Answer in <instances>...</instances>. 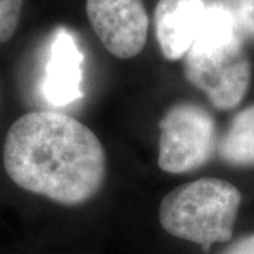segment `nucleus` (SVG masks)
I'll return each mask as SVG.
<instances>
[{
  "label": "nucleus",
  "mask_w": 254,
  "mask_h": 254,
  "mask_svg": "<svg viewBox=\"0 0 254 254\" xmlns=\"http://www.w3.org/2000/svg\"><path fill=\"white\" fill-rule=\"evenodd\" d=\"M206 7L205 0H158L154 27L164 58L177 61L185 57L198 36Z\"/></svg>",
  "instance_id": "obj_7"
},
{
  "label": "nucleus",
  "mask_w": 254,
  "mask_h": 254,
  "mask_svg": "<svg viewBox=\"0 0 254 254\" xmlns=\"http://www.w3.org/2000/svg\"><path fill=\"white\" fill-rule=\"evenodd\" d=\"M245 37L222 0L208 4L198 36L184 57L185 76L220 110L236 108L252 81Z\"/></svg>",
  "instance_id": "obj_2"
},
{
  "label": "nucleus",
  "mask_w": 254,
  "mask_h": 254,
  "mask_svg": "<svg viewBox=\"0 0 254 254\" xmlns=\"http://www.w3.org/2000/svg\"><path fill=\"white\" fill-rule=\"evenodd\" d=\"M216 150L229 165L254 167V105L240 110L232 119Z\"/></svg>",
  "instance_id": "obj_8"
},
{
  "label": "nucleus",
  "mask_w": 254,
  "mask_h": 254,
  "mask_svg": "<svg viewBox=\"0 0 254 254\" xmlns=\"http://www.w3.org/2000/svg\"><path fill=\"white\" fill-rule=\"evenodd\" d=\"M240 203L242 193L230 182L202 178L167 193L158 218L167 233L208 252L212 245L232 239Z\"/></svg>",
  "instance_id": "obj_3"
},
{
  "label": "nucleus",
  "mask_w": 254,
  "mask_h": 254,
  "mask_svg": "<svg viewBox=\"0 0 254 254\" xmlns=\"http://www.w3.org/2000/svg\"><path fill=\"white\" fill-rule=\"evenodd\" d=\"M92 28L110 54L128 60L138 55L148 36L143 0H86Z\"/></svg>",
  "instance_id": "obj_5"
},
{
  "label": "nucleus",
  "mask_w": 254,
  "mask_h": 254,
  "mask_svg": "<svg viewBox=\"0 0 254 254\" xmlns=\"http://www.w3.org/2000/svg\"><path fill=\"white\" fill-rule=\"evenodd\" d=\"M23 9V0H0V44L16 33Z\"/></svg>",
  "instance_id": "obj_10"
},
{
  "label": "nucleus",
  "mask_w": 254,
  "mask_h": 254,
  "mask_svg": "<svg viewBox=\"0 0 254 254\" xmlns=\"http://www.w3.org/2000/svg\"><path fill=\"white\" fill-rule=\"evenodd\" d=\"M83 55L75 37L65 28L54 33L41 82L44 99L55 108H68L82 99Z\"/></svg>",
  "instance_id": "obj_6"
},
{
  "label": "nucleus",
  "mask_w": 254,
  "mask_h": 254,
  "mask_svg": "<svg viewBox=\"0 0 254 254\" xmlns=\"http://www.w3.org/2000/svg\"><path fill=\"white\" fill-rule=\"evenodd\" d=\"M216 148V125L205 108L182 102L167 110L160 122L158 165L163 171H195L210 161Z\"/></svg>",
  "instance_id": "obj_4"
},
{
  "label": "nucleus",
  "mask_w": 254,
  "mask_h": 254,
  "mask_svg": "<svg viewBox=\"0 0 254 254\" xmlns=\"http://www.w3.org/2000/svg\"><path fill=\"white\" fill-rule=\"evenodd\" d=\"M3 163L17 187L63 205L93 198L106 177V154L98 136L58 112L17 119L6 136Z\"/></svg>",
  "instance_id": "obj_1"
},
{
  "label": "nucleus",
  "mask_w": 254,
  "mask_h": 254,
  "mask_svg": "<svg viewBox=\"0 0 254 254\" xmlns=\"http://www.w3.org/2000/svg\"><path fill=\"white\" fill-rule=\"evenodd\" d=\"M245 38L254 40V0H222Z\"/></svg>",
  "instance_id": "obj_9"
},
{
  "label": "nucleus",
  "mask_w": 254,
  "mask_h": 254,
  "mask_svg": "<svg viewBox=\"0 0 254 254\" xmlns=\"http://www.w3.org/2000/svg\"><path fill=\"white\" fill-rule=\"evenodd\" d=\"M220 254H254V233L239 239Z\"/></svg>",
  "instance_id": "obj_11"
}]
</instances>
